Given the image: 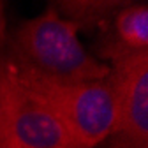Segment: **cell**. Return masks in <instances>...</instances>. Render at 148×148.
Instances as JSON below:
<instances>
[{"label":"cell","mask_w":148,"mask_h":148,"mask_svg":"<svg viewBox=\"0 0 148 148\" xmlns=\"http://www.w3.org/2000/svg\"><path fill=\"white\" fill-rule=\"evenodd\" d=\"M78 27L51 5L14 30L4 51L35 72L60 81H104L109 65L99 62L78 39Z\"/></svg>","instance_id":"cell-1"},{"label":"cell","mask_w":148,"mask_h":148,"mask_svg":"<svg viewBox=\"0 0 148 148\" xmlns=\"http://www.w3.org/2000/svg\"><path fill=\"white\" fill-rule=\"evenodd\" d=\"M9 60L25 85L44 101L81 148H97L113 134L116 109L106 79L79 83L60 81L35 72L11 57Z\"/></svg>","instance_id":"cell-2"},{"label":"cell","mask_w":148,"mask_h":148,"mask_svg":"<svg viewBox=\"0 0 148 148\" xmlns=\"http://www.w3.org/2000/svg\"><path fill=\"white\" fill-rule=\"evenodd\" d=\"M0 148H81L0 49Z\"/></svg>","instance_id":"cell-3"},{"label":"cell","mask_w":148,"mask_h":148,"mask_svg":"<svg viewBox=\"0 0 148 148\" xmlns=\"http://www.w3.org/2000/svg\"><path fill=\"white\" fill-rule=\"evenodd\" d=\"M106 83L116 109L111 136L148 145V51L111 62Z\"/></svg>","instance_id":"cell-4"},{"label":"cell","mask_w":148,"mask_h":148,"mask_svg":"<svg viewBox=\"0 0 148 148\" xmlns=\"http://www.w3.org/2000/svg\"><path fill=\"white\" fill-rule=\"evenodd\" d=\"M111 25V37L106 39L102 55L115 62L134 53L148 51V5L146 2H127Z\"/></svg>","instance_id":"cell-5"},{"label":"cell","mask_w":148,"mask_h":148,"mask_svg":"<svg viewBox=\"0 0 148 148\" xmlns=\"http://www.w3.org/2000/svg\"><path fill=\"white\" fill-rule=\"evenodd\" d=\"M64 20L78 27V30H94L108 27L127 2L120 0H62L49 4Z\"/></svg>","instance_id":"cell-6"},{"label":"cell","mask_w":148,"mask_h":148,"mask_svg":"<svg viewBox=\"0 0 148 148\" xmlns=\"http://www.w3.org/2000/svg\"><path fill=\"white\" fill-rule=\"evenodd\" d=\"M7 20H5V2L0 0V49L5 48L7 42Z\"/></svg>","instance_id":"cell-7"}]
</instances>
